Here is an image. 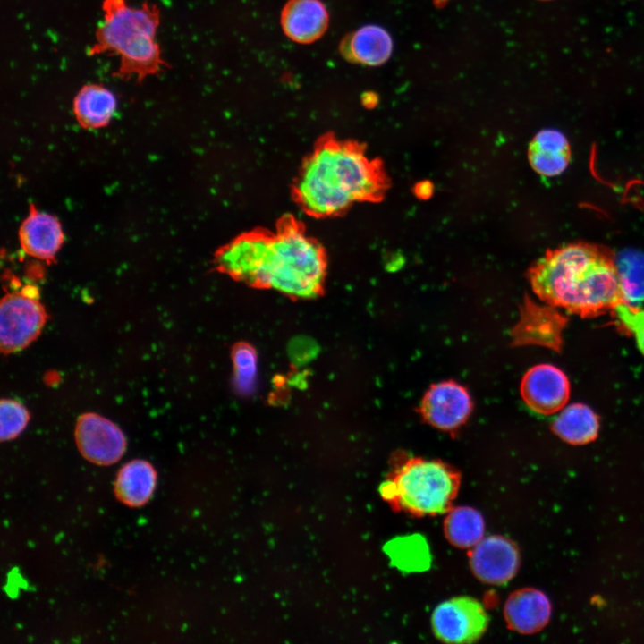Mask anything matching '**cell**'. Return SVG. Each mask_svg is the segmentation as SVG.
Masks as SVG:
<instances>
[{"mask_svg":"<svg viewBox=\"0 0 644 644\" xmlns=\"http://www.w3.org/2000/svg\"><path fill=\"white\" fill-rule=\"evenodd\" d=\"M528 279L545 304L584 318L624 302L616 258L603 245L577 242L548 250L530 266Z\"/></svg>","mask_w":644,"mask_h":644,"instance_id":"cell-1","label":"cell"},{"mask_svg":"<svg viewBox=\"0 0 644 644\" xmlns=\"http://www.w3.org/2000/svg\"><path fill=\"white\" fill-rule=\"evenodd\" d=\"M431 624L436 637L444 642L471 643L485 633L488 615L477 599L456 597L435 608Z\"/></svg>","mask_w":644,"mask_h":644,"instance_id":"cell-7","label":"cell"},{"mask_svg":"<svg viewBox=\"0 0 644 644\" xmlns=\"http://www.w3.org/2000/svg\"><path fill=\"white\" fill-rule=\"evenodd\" d=\"M472 410L470 394L454 381L432 385L425 393L419 411L424 421L442 430L460 428Z\"/></svg>","mask_w":644,"mask_h":644,"instance_id":"cell-9","label":"cell"},{"mask_svg":"<svg viewBox=\"0 0 644 644\" xmlns=\"http://www.w3.org/2000/svg\"><path fill=\"white\" fill-rule=\"evenodd\" d=\"M236 386L243 393L250 391L257 371V355L248 343H238L233 350Z\"/></svg>","mask_w":644,"mask_h":644,"instance_id":"cell-24","label":"cell"},{"mask_svg":"<svg viewBox=\"0 0 644 644\" xmlns=\"http://www.w3.org/2000/svg\"><path fill=\"white\" fill-rule=\"evenodd\" d=\"M521 395L532 411L542 415L560 411L570 396V383L566 375L551 364H538L530 368L521 382Z\"/></svg>","mask_w":644,"mask_h":644,"instance_id":"cell-10","label":"cell"},{"mask_svg":"<svg viewBox=\"0 0 644 644\" xmlns=\"http://www.w3.org/2000/svg\"><path fill=\"white\" fill-rule=\"evenodd\" d=\"M619 326L635 339L640 352L644 356V309L625 302L612 311Z\"/></svg>","mask_w":644,"mask_h":644,"instance_id":"cell-25","label":"cell"},{"mask_svg":"<svg viewBox=\"0 0 644 644\" xmlns=\"http://www.w3.org/2000/svg\"><path fill=\"white\" fill-rule=\"evenodd\" d=\"M156 485L157 471L153 465L145 460L135 459L118 470L114 491L122 504L140 507L150 500Z\"/></svg>","mask_w":644,"mask_h":644,"instance_id":"cell-18","label":"cell"},{"mask_svg":"<svg viewBox=\"0 0 644 644\" xmlns=\"http://www.w3.org/2000/svg\"><path fill=\"white\" fill-rule=\"evenodd\" d=\"M571 147L565 135L555 129L539 131L528 149L530 166L540 175L554 177L561 174L571 161Z\"/></svg>","mask_w":644,"mask_h":644,"instance_id":"cell-17","label":"cell"},{"mask_svg":"<svg viewBox=\"0 0 644 644\" xmlns=\"http://www.w3.org/2000/svg\"><path fill=\"white\" fill-rule=\"evenodd\" d=\"M388 187L382 162L370 158L362 145L327 139L303 163L294 195L309 215L329 217L356 202L380 201Z\"/></svg>","mask_w":644,"mask_h":644,"instance_id":"cell-2","label":"cell"},{"mask_svg":"<svg viewBox=\"0 0 644 644\" xmlns=\"http://www.w3.org/2000/svg\"><path fill=\"white\" fill-rule=\"evenodd\" d=\"M444 531L451 544L458 547H470L483 538L485 522L476 509L459 506L448 512L444 522Z\"/></svg>","mask_w":644,"mask_h":644,"instance_id":"cell-21","label":"cell"},{"mask_svg":"<svg viewBox=\"0 0 644 644\" xmlns=\"http://www.w3.org/2000/svg\"><path fill=\"white\" fill-rule=\"evenodd\" d=\"M393 47V39L386 30L368 24L346 36L341 43L340 51L350 62L379 66L388 61Z\"/></svg>","mask_w":644,"mask_h":644,"instance_id":"cell-16","label":"cell"},{"mask_svg":"<svg viewBox=\"0 0 644 644\" xmlns=\"http://www.w3.org/2000/svg\"><path fill=\"white\" fill-rule=\"evenodd\" d=\"M75 441L81 455L97 465H111L118 462L127 445L123 433L115 424L91 412L78 418Z\"/></svg>","mask_w":644,"mask_h":644,"instance_id":"cell-8","label":"cell"},{"mask_svg":"<svg viewBox=\"0 0 644 644\" xmlns=\"http://www.w3.org/2000/svg\"><path fill=\"white\" fill-rule=\"evenodd\" d=\"M474 575L490 584H504L517 572L520 554L517 547L503 536L483 538L470 553Z\"/></svg>","mask_w":644,"mask_h":644,"instance_id":"cell-12","label":"cell"},{"mask_svg":"<svg viewBox=\"0 0 644 644\" xmlns=\"http://www.w3.org/2000/svg\"><path fill=\"white\" fill-rule=\"evenodd\" d=\"M114 94L101 84H86L73 99V113L79 124L85 129L107 125L116 109Z\"/></svg>","mask_w":644,"mask_h":644,"instance_id":"cell-19","label":"cell"},{"mask_svg":"<svg viewBox=\"0 0 644 644\" xmlns=\"http://www.w3.org/2000/svg\"><path fill=\"white\" fill-rule=\"evenodd\" d=\"M30 413L21 402L2 399L0 402V438L8 441L16 438L26 428Z\"/></svg>","mask_w":644,"mask_h":644,"instance_id":"cell-23","label":"cell"},{"mask_svg":"<svg viewBox=\"0 0 644 644\" xmlns=\"http://www.w3.org/2000/svg\"><path fill=\"white\" fill-rule=\"evenodd\" d=\"M102 10L103 19L88 54L109 53L118 56L119 65L114 77L121 80L134 78L142 82L168 66L156 41L160 23L157 5L144 2L140 7H133L126 0H104Z\"/></svg>","mask_w":644,"mask_h":644,"instance_id":"cell-4","label":"cell"},{"mask_svg":"<svg viewBox=\"0 0 644 644\" xmlns=\"http://www.w3.org/2000/svg\"><path fill=\"white\" fill-rule=\"evenodd\" d=\"M433 190L429 181H421L414 186V194L420 199H427L432 195Z\"/></svg>","mask_w":644,"mask_h":644,"instance_id":"cell-26","label":"cell"},{"mask_svg":"<svg viewBox=\"0 0 644 644\" xmlns=\"http://www.w3.org/2000/svg\"><path fill=\"white\" fill-rule=\"evenodd\" d=\"M544 1H547V0H544Z\"/></svg>","mask_w":644,"mask_h":644,"instance_id":"cell-28","label":"cell"},{"mask_svg":"<svg viewBox=\"0 0 644 644\" xmlns=\"http://www.w3.org/2000/svg\"><path fill=\"white\" fill-rule=\"evenodd\" d=\"M281 26L292 41L309 44L321 38L328 27V13L319 0H290L281 13Z\"/></svg>","mask_w":644,"mask_h":644,"instance_id":"cell-14","label":"cell"},{"mask_svg":"<svg viewBox=\"0 0 644 644\" xmlns=\"http://www.w3.org/2000/svg\"><path fill=\"white\" fill-rule=\"evenodd\" d=\"M37 288L26 285L6 293L0 304V348L4 354L19 352L40 335L47 314L38 300Z\"/></svg>","mask_w":644,"mask_h":644,"instance_id":"cell-6","label":"cell"},{"mask_svg":"<svg viewBox=\"0 0 644 644\" xmlns=\"http://www.w3.org/2000/svg\"><path fill=\"white\" fill-rule=\"evenodd\" d=\"M565 323V318L556 308L547 304L542 306L526 298L521 308L520 319L511 332L512 343L515 346L541 345L559 351Z\"/></svg>","mask_w":644,"mask_h":644,"instance_id":"cell-11","label":"cell"},{"mask_svg":"<svg viewBox=\"0 0 644 644\" xmlns=\"http://www.w3.org/2000/svg\"><path fill=\"white\" fill-rule=\"evenodd\" d=\"M326 258L321 245L292 220L275 232H253L247 284L273 289L292 298L322 292Z\"/></svg>","mask_w":644,"mask_h":644,"instance_id":"cell-3","label":"cell"},{"mask_svg":"<svg viewBox=\"0 0 644 644\" xmlns=\"http://www.w3.org/2000/svg\"><path fill=\"white\" fill-rule=\"evenodd\" d=\"M451 0H433L434 4L438 7H444Z\"/></svg>","mask_w":644,"mask_h":644,"instance_id":"cell-27","label":"cell"},{"mask_svg":"<svg viewBox=\"0 0 644 644\" xmlns=\"http://www.w3.org/2000/svg\"><path fill=\"white\" fill-rule=\"evenodd\" d=\"M461 484L460 473L436 460L411 457L398 463L379 493L394 510L416 516L448 513Z\"/></svg>","mask_w":644,"mask_h":644,"instance_id":"cell-5","label":"cell"},{"mask_svg":"<svg viewBox=\"0 0 644 644\" xmlns=\"http://www.w3.org/2000/svg\"><path fill=\"white\" fill-rule=\"evenodd\" d=\"M616 265L623 301L637 306L644 301V253L624 250L616 258Z\"/></svg>","mask_w":644,"mask_h":644,"instance_id":"cell-22","label":"cell"},{"mask_svg":"<svg viewBox=\"0 0 644 644\" xmlns=\"http://www.w3.org/2000/svg\"><path fill=\"white\" fill-rule=\"evenodd\" d=\"M19 240L27 254L51 263L64 242V233L55 216L30 205V213L21 225Z\"/></svg>","mask_w":644,"mask_h":644,"instance_id":"cell-13","label":"cell"},{"mask_svg":"<svg viewBox=\"0 0 644 644\" xmlns=\"http://www.w3.org/2000/svg\"><path fill=\"white\" fill-rule=\"evenodd\" d=\"M599 429L597 415L589 406L573 403L564 406L552 424V430L572 445H584L595 440Z\"/></svg>","mask_w":644,"mask_h":644,"instance_id":"cell-20","label":"cell"},{"mask_svg":"<svg viewBox=\"0 0 644 644\" xmlns=\"http://www.w3.org/2000/svg\"><path fill=\"white\" fill-rule=\"evenodd\" d=\"M551 606L547 596L533 588L521 589L507 598L504 614L507 626L515 631L530 634L548 622Z\"/></svg>","mask_w":644,"mask_h":644,"instance_id":"cell-15","label":"cell"}]
</instances>
